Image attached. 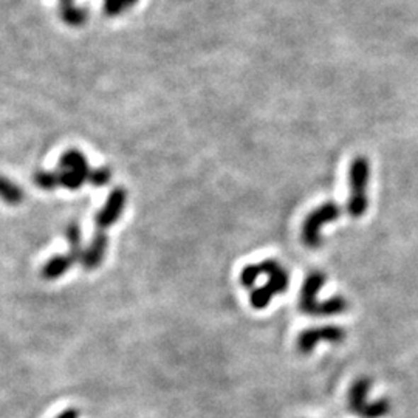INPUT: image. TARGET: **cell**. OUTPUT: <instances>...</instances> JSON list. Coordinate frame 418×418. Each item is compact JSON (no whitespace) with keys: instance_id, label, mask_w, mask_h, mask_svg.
<instances>
[{"instance_id":"8992f818","label":"cell","mask_w":418,"mask_h":418,"mask_svg":"<svg viewBox=\"0 0 418 418\" xmlns=\"http://www.w3.org/2000/svg\"><path fill=\"white\" fill-rule=\"evenodd\" d=\"M371 388H372V383L367 378L358 380L354 384L349 394L350 409H352L356 415L363 418L384 417L389 412V403L386 400H378V401H373V403L371 400H367Z\"/></svg>"},{"instance_id":"277c9868","label":"cell","mask_w":418,"mask_h":418,"mask_svg":"<svg viewBox=\"0 0 418 418\" xmlns=\"http://www.w3.org/2000/svg\"><path fill=\"white\" fill-rule=\"evenodd\" d=\"M90 166L86 155L77 149H70L61 157L57 169L55 171L57 179V186L65 189L77 191L84 183L89 181Z\"/></svg>"},{"instance_id":"3957f363","label":"cell","mask_w":418,"mask_h":418,"mask_svg":"<svg viewBox=\"0 0 418 418\" xmlns=\"http://www.w3.org/2000/svg\"><path fill=\"white\" fill-rule=\"evenodd\" d=\"M264 274L266 276V282L262 287L253 288L249 293L251 307L257 310H264L270 305L274 296L282 295L288 288V273L283 266L276 261H264L261 262Z\"/></svg>"},{"instance_id":"7c38bea8","label":"cell","mask_w":418,"mask_h":418,"mask_svg":"<svg viewBox=\"0 0 418 418\" xmlns=\"http://www.w3.org/2000/svg\"><path fill=\"white\" fill-rule=\"evenodd\" d=\"M35 183L44 191H53L57 188L56 174L52 171H38L35 174Z\"/></svg>"},{"instance_id":"5b68a950","label":"cell","mask_w":418,"mask_h":418,"mask_svg":"<svg viewBox=\"0 0 418 418\" xmlns=\"http://www.w3.org/2000/svg\"><path fill=\"white\" fill-rule=\"evenodd\" d=\"M341 215V209L334 202H325L321 206L307 215V219L303 223V237L304 245L307 248L316 249L322 245V228L325 225L337 222Z\"/></svg>"},{"instance_id":"9c48e42d","label":"cell","mask_w":418,"mask_h":418,"mask_svg":"<svg viewBox=\"0 0 418 418\" xmlns=\"http://www.w3.org/2000/svg\"><path fill=\"white\" fill-rule=\"evenodd\" d=\"M107 247H108L107 234L103 231H96L95 237L90 242V245L86 249H82V254L79 259V264L82 265V269L87 271L99 269V265L103 264L106 257Z\"/></svg>"},{"instance_id":"ba28073f","label":"cell","mask_w":418,"mask_h":418,"mask_svg":"<svg viewBox=\"0 0 418 418\" xmlns=\"http://www.w3.org/2000/svg\"><path fill=\"white\" fill-rule=\"evenodd\" d=\"M128 202V192L124 188H115L107 197L104 206L95 215L96 231L107 232V230L121 219V214Z\"/></svg>"},{"instance_id":"4fadbf2b","label":"cell","mask_w":418,"mask_h":418,"mask_svg":"<svg viewBox=\"0 0 418 418\" xmlns=\"http://www.w3.org/2000/svg\"><path fill=\"white\" fill-rule=\"evenodd\" d=\"M111 179H112V171L108 169L107 166H101V167H98V169H94L90 172L89 181L94 186H104V185H107L108 181H111Z\"/></svg>"},{"instance_id":"7a4b0ae2","label":"cell","mask_w":418,"mask_h":418,"mask_svg":"<svg viewBox=\"0 0 418 418\" xmlns=\"http://www.w3.org/2000/svg\"><path fill=\"white\" fill-rule=\"evenodd\" d=\"M371 180V163L366 157H356L350 164L349 171V185L350 196L347 200V213L359 219L369 209V197H367V188Z\"/></svg>"},{"instance_id":"5bb4252c","label":"cell","mask_w":418,"mask_h":418,"mask_svg":"<svg viewBox=\"0 0 418 418\" xmlns=\"http://www.w3.org/2000/svg\"><path fill=\"white\" fill-rule=\"evenodd\" d=\"M56 418H79V411L78 409H65L64 412H61Z\"/></svg>"},{"instance_id":"52a82bcc","label":"cell","mask_w":418,"mask_h":418,"mask_svg":"<svg viewBox=\"0 0 418 418\" xmlns=\"http://www.w3.org/2000/svg\"><path fill=\"white\" fill-rule=\"evenodd\" d=\"M347 333L338 325H322V327L307 329L298 337V350L303 355L312 354V350L321 342L339 344L346 339Z\"/></svg>"},{"instance_id":"8fae6325","label":"cell","mask_w":418,"mask_h":418,"mask_svg":"<svg viewBox=\"0 0 418 418\" xmlns=\"http://www.w3.org/2000/svg\"><path fill=\"white\" fill-rule=\"evenodd\" d=\"M23 189L13 180L0 175V200L10 206H18L23 202Z\"/></svg>"},{"instance_id":"6da1fadb","label":"cell","mask_w":418,"mask_h":418,"mask_svg":"<svg viewBox=\"0 0 418 418\" xmlns=\"http://www.w3.org/2000/svg\"><path fill=\"white\" fill-rule=\"evenodd\" d=\"M325 274L322 271H312L307 274L299 295V308L305 315L315 317H327L341 315L349 310V303L341 296H334L327 300L317 298L325 283Z\"/></svg>"},{"instance_id":"30bf717a","label":"cell","mask_w":418,"mask_h":418,"mask_svg":"<svg viewBox=\"0 0 418 418\" xmlns=\"http://www.w3.org/2000/svg\"><path fill=\"white\" fill-rule=\"evenodd\" d=\"M73 265H74V261L70 257L69 253L53 256L44 266H42V278L48 281L60 279L61 276H64L67 271H69Z\"/></svg>"}]
</instances>
